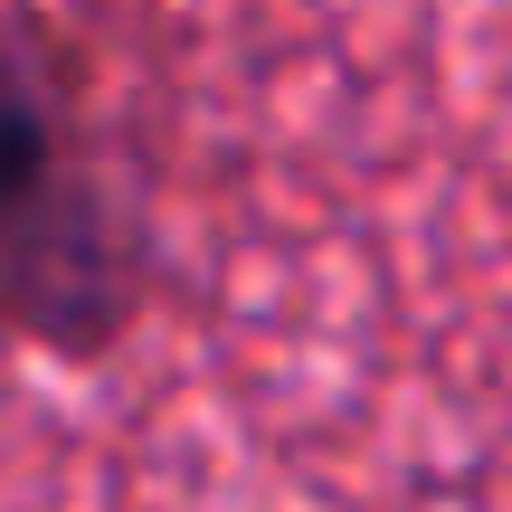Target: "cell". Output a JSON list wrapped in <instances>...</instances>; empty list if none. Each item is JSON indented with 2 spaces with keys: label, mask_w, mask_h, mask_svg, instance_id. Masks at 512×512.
<instances>
[{
  "label": "cell",
  "mask_w": 512,
  "mask_h": 512,
  "mask_svg": "<svg viewBox=\"0 0 512 512\" xmlns=\"http://www.w3.org/2000/svg\"><path fill=\"white\" fill-rule=\"evenodd\" d=\"M48 152H57V124H48V95H38L29 57L0 38V228L48 190Z\"/></svg>",
  "instance_id": "cell-1"
}]
</instances>
